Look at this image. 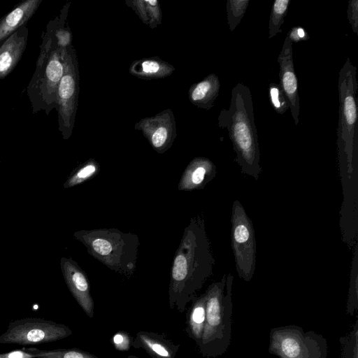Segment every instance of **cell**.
Wrapping results in <instances>:
<instances>
[{"label": "cell", "instance_id": "6", "mask_svg": "<svg viewBox=\"0 0 358 358\" xmlns=\"http://www.w3.org/2000/svg\"><path fill=\"white\" fill-rule=\"evenodd\" d=\"M339 110L337 129L338 156L341 170L352 173L357 165L358 124L357 67L348 57L338 80Z\"/></svg>", "mask_w": 358, "mask_h": 358}, {"label": "cell", "instance_id": "23", "mask_svg": "<svg viewBox=\"0 0 358 358\" xmlns=\"http://www.w3.org/2000/svg\"><path fill=\"white\" fill-rule=\"evenodd\" d=\"M289 0H275L272 5L268 21V38L282 33L281 26L287 15Z\"/></svg>", "mask_w": 358, "mask_h": 358}, {"label": "cell", "instance_id": "20", "mask_svg": "<svg viewBox=\"0 0 358 358\" xmlns=\"http://www.w3.org/2000/svg\"><path fill=\"white\" fill-rule=\"evenodd\" d=\"M174 67L158 58H147L134 62L129 68L131 74L147 79L161 78L172 73Z\"/></svg>", "mask_w": 358, "mask_h": 358}, {"label": "cell", "instance_id": "17", "mask_svg": "<svg viewBox=\"0 0 358 358\" xmlns=\"http://www.w3.org/2000/svg\"><path fill=\"white\" fill-rule=\"evenodd\" d=\"M42 0H26L20 2L0 19V45L18 29L27 25L39 8Z\"/></svg>", "mask_w": 358, "mask_h": 358}, {"label": "cell", "instance_id": "10", "mask_svg": "<svg viewBox=\"0 0 358 358\" xmlns=\"http://www.w3.org/2000/svg\"><path fill=\"white\" fill-rule=\"evenodd\" d=\"M72 331L65 324L38 317L16 320L8 324L0 335L1 344L31 345L50 343L65 338Z\"/></svg>", "mask_w": 358, "mask_h": 358}, {"label": "cell", "instance_id": "12", "mask_svg": "<svg viewBox=\"0 0 358 358\" xmlns=\"http://www.w3.org/2000/svg\"><path fill=\"white\" fill-rule=\"evenodd\" d=\"M60 267L65 282L73 298L85 313L92 319L94 303L87 274L71 258L62 257Z\"/></svg>", "mask_w": 358, "mask_h": 358}, {"label": "cell", "instance_id": "34", "mask_svg": "<svg viewBox=\"0 0 358 358\" xmlns=\"http://www.w3.org/2000/svg\"><path fill=\"white\" fill-rule=\"evenodd\" d=\"M0 163H1V161H0Z\"/></svg>", "mask_w": 358, "mask_h": 358}, {"label": "cell", "instance_id": "30", "mask_svg": "<svg viewBox=\"0 0 358 358\" xmlns=\"http://www.w3.org/2000/svg\"><path fill=\"white\" fill-rule=\"evenodd\" d=\"M347 17L351 25L352 31L358 34V0H350L348 1Z\"/></svg>", "mask_w": 358, "mask_h": 358}, {"label": "cell", "instance_id": "29", "mask_svg": "<svg viewBox=\"0 0 358 358\" xmlns=\"http://www.w3.org/2000/svg\"><path fill=\"white\" fill-rule=\"evenodd\" d=\"M132 338L125 331H120L113 335L111 343L119 351H127L131 347Z\"/></svg>", "mask_w": 358, "mask_h": 358}, {"label": "cell", "instance_id": "15", "mask_svg": "<svg viewBox=\"0 0 358 358\" xmlns=\"http://www.w3.org/2000/svg\"><path fill=\"white\" fill-rule=\"evenodd\" d=\"M216 173V166L209 159L195 157L185 168L178 189L180 191L203 189L215 178Z\"/></svg>", "mask_w": 358, "mask_h": 358}, {"label": "cell", "instance_id": "14", "mask_svg": "<svg viewBox=\"0 0 358 358\" xmlns=\"http://www.w3.org/2000/svg\"><path fill=\"white\" fill-rule=\"evenodd\" d=\"M29 29L22 26L0 45V80L8 76L21 59L26 49Z\"/></svg>", "mask_w": 358, "mask_h": 358}, {"label": "cell", "instance_id": "18", "mask_svg": "<svg viewBox=\"0 0 358 358\" xmlns=\"http://www.w3.org/2000/svg\"><path fill=\"white\" fill-rule=\"evenodd\" d=\"M220 88L218 77L215 73H210L192 85L189 90V100L196 106L209 110L219 95Z\"/></svg>", "mask_w": 358, "mask_h": 358}, {"label": "cell", "instance_id": "33", "mask_svg": "<svg viewBox=\"0 0 358 358\" xmlns=\"http://www.w3.org/2000/svg\"><path fill=\"white\" fill-rule=\"evenodd\" d=\"M127 358H139V357L134 356V355H129V356H128Z\"/></svg>", "mask_w": 358, "mask_h": 358}, {"label": "cell", "instance_id": "9", "mask_svg": "<svg viewBox=\"0 0 358 358\" xmlns=\"http://www.w3.org/2000/svg\"><path fill=\"white\" fill-rule=\"evenodd\" d=\"M76 54L72 45L64 54V71L57 90L59 131L63 139L71 136L78 106L79 75Z\"/></svg>", "mask_w": 358, "mask_h": 358}, {"label": "cell", "instance_id": "4", "mask_svg": "<svg viewBox=\"0 0 358 358\" xmlns=\"http://www.w3.org/2000/svg\"><path fill=\"white\" fill-rule=\"evenodd\" d=\"M231 273L224 274L206 290V320L199 352L206 358H216L228 350L231 339L232 285Z\"/></svg>", "mask_w": 358, "mask_h": 358}, {"label": "cell", "instance_id": "13", "mask_svg": "<svg viewBox=\"0 0 358 358\" xmlns=\"http://www.w3.org/2000/svg\"><path fill=\"white\" fill-rule=\"evenodd\" d=\"M279 64L280 86L286 95L291 114L297 125L299 122L300 102L298 92V80L295 73L292 43L286 36L278 57Z\"/></svg>", "mask_w": 358, "mask_h": 358}, {"label": "cell", "instance_id": "26", "mask_svg": "<svg viewBox=\"0 0 358 358\" xmlns=\"http://www.w3.org/2000/svg\"><path fill=\"white\" fill-rule=\"evenodd\" d=\"M342 358H358V320L351 331L340 338Z\"/></svg>", "mask_w": 358, "mask_h": 358}, {"label": "cell", "instance_id": "3", "mask_svg": "<svg viewBox=\"0 0 358 358\" xmlns=\"http://www.w3.org/2000/svg\"><path fill=\"white\" fill-rule=\"evenodd\" d=\"M66 48L59 41L54 21L50 20L42 35L36 69L27 89L34 114L43 110L48 115L57 109V90Z\"/></svg>", "mask_w": 358, "mask_h": 358}, {"label": "cell", "instance_id": "1", "mask_svg": "<svg viewBox=\"0 0 358 358\" xmlns=\"http://www.w3.org/2000/svg\"><path fill=\"white\" fill-rule=\"evenodd\" d=\"M214 265L203 217L195 215L185 228L173 258L169 287L170 308L183 313L212 275Z\"/></svg>", "mask_w": 358, "mask_h": 358}, {"label": "cell", "instance_id": "19", "mask_svg": "<svg viewBox=\"0 0 358 358\" xmlns=\"http://www.w3.org/2000/svg\"><path fill=\"white\" fill-rule=\"evenodd\" d=\"M192 302L187 315L186 331L198 345L202 338L206 320L205 293L197 296Z\"/></svg>", "mask_w": 358, "mask_h": 358}, {"label": "cell", "instance_id": "27", "mask_svg": "<svg viewBox=\"0 0 358 358\" xmlns=\"http://www.w3.org/2000/svg\"><path fill=\"white\" fill-rule=\"evenodd\" d=\"M268 98L273 108L278 114H284L289 108L288 99L279 84L269 85Z\"/></svg>", "mask_w": 358, "mask_h": 358}, {"label": "cell", "instance_id": "28", "mask_svg": "<svg viewBox=\"0 0 358 358\" xmlns=\"http://www.w3.org/2000/svg\"><path fill=\"white\" fill-rule=\"evenodd\" d=\"M357 271L356 267L352 268L348 295L346 313L350 315H353L358 308V280Z\"/></svg>", "mask_w": 358, "mask_h": 358}, {"label": "cell", "instance_id": "8", "mask_svg": "<svg viewBox=\"0 0 358 358\" xmlns=\"http://www.w3.org/2000/svg\"><path fill=\"white\" fill-rule=\"evenodd\" d=\"M231 222V247L236 269L241 278L250 282L256 265V240L252 222L238 200L233 203Z\"/></svg>", "mask_w": 358, "mask_h": 358}, {"label": "cell", "instance_id": "25", "mask_svg": "<svg viewBox=\"0 0 358 358\" xmlns=\"http://www.w3.org/2000/svg\"><path fill=\"white\" fill-rule=\"evenodd\" d=\"M250 0H227V23L233 31L240 24L248 8Z\"/></svg>", "mask_w": 358, "mask_h": 358}, {"label": "cell", "instance_id": "16", "mask_svg": "<svg viewBox=\"0 0 358 358\" xmlns=\"http://www.w3.org/2000/svg\"><path fill=\"white\" fill-rule=\"evenodd\" d=\"M131 346L143 349L152 358H175L179 349L164 335L144 331L132 338Z\"/></svg>", "mask_w": 358, "mask_h": 358}, {"label": "cell", "instance_id": "21", "mask_svg": "<svg viewBox=\"0 0 358 358\" xmlns=\"http://www.w3.org/2000/svg\"><path fill=\"white\" fill-rule=\"evenodd\" d=\"M131 3L144 23L155 27L161 22V12L157 1H134Z\"/></svg>", "mask_w": 358, "mask_h": 358}, {"label": "cell", "instance_id": "5", "mask_svg": "<svg viewBox=\"0 0 358 358\" xmlns=\"http://www.w3.org/2000/svg\"><path fill=\"white\" fill-rule=\"evenodd\" d=\"M87 252L108 268L128 278L136 268L139 238L131 232L111 229H82L73 234Z\"/></svg>", "mask_w": 358, "mask_h": 358}, {"label": "cell", "instance_id": "2", "mask_svg": "<svg viewBox=\"0 0 358 358\" xmlns=\"http://www.w3.org/2000/svg\"><path fill=\"white\" fill-rule=\"evenodd\" d=\"M217 124L228 131L236 153L234 161L242 173L257 180L262 172L260 150L252 94L248 86L239 83L233 87L229 106L221 110Z\"/></svg>", "mask_w": 358, "mask_h": 358}, {"label": "cell", "instance_id": "32", "mask_svg": "<svg viewBox=\"0 0 358 358\" xmlns=\"http://www.w3.org/2000/svg\"><path fill=\"white\" fill-rule=\"evenodd\" d=\"M0 358H36L29 348L0 353Z\"/></svg>", "mask_w": 358, "mask_h": 358}, {"label": "cell", "instance_id": "24", "mask_svg": "<svg viewBox=\"0 0 358 358\" xmlns=\"http://www.w3.org/2000/svg\"><path fill=\"white\" fill-rule=\"evenodd\" d=\"M36 358H99L88 352L76 348L39 350L29 348Z\"/></svg>", "mask_w": 358, "mask_h": 358}, {"label": "cell", "instance_id": "11", "mask_svg": "<svg viewBox=\"0 0 358 358\" xmlns=\"http://www.w3.org/2000/svg\"><path fill=\"white\" fill-rule=\"evenodd\" d=\"M136 128L143 131L152 148L159 153L166 151L176 136V122L170 110L141 120L136 124Z\"/></svg>", "mask_w": 358, "mask_h": 358}, {"label": "cell", "instance_id": "22", "mask_svg": "<svg viewBox=\"0 0 358 358\" xmlns=\"http://www.w3.org/2000/svg\"><path fill=\"white\" fill-rule=\"evenodd\" d=\"M100 169L99 164L90 159L73 170L64 183V188H70L78 185L94 177Z\"/></svg>", "mask_w": 358, "mask_h": 358}, {"label": "cell", "instance_id": "31", "mask_svg": "<svg viewBox=\"0 0 358 358\" xmlns=\"http://www.w3.org/2000/svg\"><path fill=\"white\" fill-rule=\"evenodd\" d=\"M292 43L305 41L309 39L307 31L300 26L293 27L286 36Z\"/></svg>", "mask_w": 358, "mask_h": 358}, {"label": "cell", "instance_id": "7", "mask_svg": "<svg viewBox=\"0 0 358 358\" xmlns=\"http://www.w3.org/2000/svg\"><path fill=\"white\" fill-rule=\"evenodd\" d=\"M268 352L279 358H327V342L313 331L296 325L272 328Z\"/></svg>", "mask_w": 358, "mask_h": 358}]
</instances>
